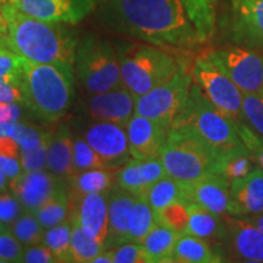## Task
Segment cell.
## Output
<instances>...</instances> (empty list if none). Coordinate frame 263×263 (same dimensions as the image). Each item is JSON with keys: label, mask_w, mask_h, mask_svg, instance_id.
<instances>
[{"label": "cell", "mask_w": 263, "mask_h": 263, "mask_svg": "<svg viewBox=\"0 0 263 263\" xmlns=\"http://www.w3.org/2000/svg\"><path fill=\"white\" fill-rule=\"evenodd\" d=\"M103 16L115 31L172 51L202 44L182 0H108Z\"/></svg>", "instance_id": "cell-1"}, {"label": "cell", "mask_w": 263, "mask_h": 263, "mask_svg": "<svg viewBox=\"0 0 263 263\" xmlns=\"http://www.w3.org/2000/svg\"><path fill=\"white\" fill-rule=\"evenodd\" d=\"M3 9L8 18V34L0 38V44L33 62L74 70L78 43L61 24L32 17L10 3L3 5Z\"/></svg>", "instance_id": "cell-2"}, {"label": "cell", "mask_w": 263, "mask_h": 263, "mask_svg": "<svg viewBox=\"0 0 263 263\" xmlns=\"http://www.w3.org/2000/svg\"><path fill=\"white\" fill-rule=\"evenodd\" d=\"M73 72L65 66L38 64L20 57L17 87L22 103L39 120L57 122L73 103Z\"/></svg>", "instance_id": "cell-3"}, {"label": "cell", "mask_w": 263, "mask_h": 263, "mask_svg": "<svg viewBox=\"0 0 263 263\" xmlns=\"http://www.w3.org/2000/svg\"><path fill=\"white\" fill-rule=\"evenodd\" d=\"M160 157L167 174L182 183L212 174L222 176V154L186 124L170 128Z\"/></svg>", "instance_id": "cell-4"}, {"label": "cell", "mask_w": 263, "mask_h": 263, "mask_svg": "<svg viewBox=\"0 0 263 263\" xmlns=\"http://www.w3.org/2000/svg\"><path fill=\"white\" fill-rule=\"evenodd\" d=\"M116 50L123 85L136 99L170 81L188 65L172 50L147 43H121Z\"/></svg>", "instance_id": "cell-5"}, {"label": "cell", "mask_w": 263, "mask_h": 263, "mask_svg": "<svg viewBox=\"0 0 263 263\" xmlns=\"http://www.w3.org/2000/svg\"><path fill=\"white\" fill-rule=\"evenodd\" d=\"M238 123L219 110L196 82H193L188 101L173 122L192 127L222 155L245 146L239 136Z\"/></svg>", "instance_id": "cell-6"}, {"label": "cell", "mask_w": 263, "mask_h": 263, "mask_svg": "<svg viewBox=\"0 0 263 263\" xmlns=\"http://www.w3.org/2000/svg\"><path fill=\"white\" fill-rule=\"evenodd\" d=\"M74 73L89 95L105 93L123 85L117 50L104 39L88 37L78 43Z\"/></svg>", "instance_id": "cell-7"}, {"label": "cell", "mask_w": 263, "mask_h": 263, "mask_svg": "<svg viewBox=\"0 0 263 263\" xmlns=\"http://www.w3.org/2000/svg\"><path fill=\"white\" fill-rule=\"evenodd\" d=\"M192 70L185 65L170 81L136 99V114L171 128L188 101L193 85Z\"/></svg>", "instance_id": "cell-8"}, {"label": "cell", "mask_w": 263, "mask_h": 263, "mask_svg": "<svg viewBox=\"0 0 263 263\" xmlns=\"http://www.w3.org/2000/svg\"><path fill=\"white\" fill-rule=\"evenodd\" d=\"M205 55L244 94L263 95V54L239 45L211 49Z\"/></svg>", "instance_id": "cell-9"}, {"label": "cell", "mask_w": 263, "mask_h": 263, "mask_svg": "<svg viewBox=\"0 0 263 263\" xmlns=\"http://www.w3.org/2000/svg\"><path fill=\"white\" fill-rule=\"evenodd\" d=\"M192 74L194 82L201 87L203 93L219 110L236 122L245 123L242 116L244 93L205 54L195 59Z\"/></svg>", "instance_id": "cell-10"}, {"label": "cell", "mask_w": 263, "mask_h": 263, "mask_svg": "<svg viewBox=\"0 0 263 263\" xmlns=\"http://www.w3.org/2000/svg\"><path fill=\"white\" fill-rule=\"evenodd\" d=\"M227 33L233 45L263 50V0H229Z\"/></svg>", "instance_id": "cell-11"}, {"label": "cell", "mask_w": 263, "mask_h": 263, "mask_svg": "<svg viewBox=\"0 0 263 263\" xmlns=\"http://www.w3.org/2000/svg\"><path fill=\"white\" fill-rule=\"evenodd\" d=\"M84 139L97 151L107 170H120L133 159L127 129L120 124L95 121L85 130Z\"/></svg>", "instance_id": "cell-12"}, {"label": "cell", "mask_w": 263, "mask_h": 263, "mask_svg": "<svg viewBox=\"0 0 263 263\" xmlns=\"http://www.w3.org/2000/svg\"><path fill=\"white\" fill-rule=\"evenodd\" d=\"M189 202H195L219 216L241 217L233 200L230 182L221 174L203 177L192 183H184Z\"/></svg>", "instance_id": "cell-13"}, {"label": "cell", "mask_w": 263, "mask_h": 263, "mask_svg": "<svg viewBox=\"0 0 263 263\" xmlns=\"http://www.w3.org/2000/svg\"><path fill=\"white\" fill-rule=\"evenodd\" d=\"M9 3L26 15L54 24H77L91 8V0H10Z\"/></svg>", "instance_id": "cell-14"}, {"label": "cell", "mask_w": 263, "mask_h": 263, "mask_svg": "<svg viewBox=\"0 0 263 263\" xmlns=\"http://www.w3.org/2000/svg\"><path fill=\"white\" fill-rule=\"evenodd\" d=\"M12 194L17 197L25 211L34 212L59 190L66 186L65 180L58 178L49 171L22 172L10 183Z\"/></svg>", "instance_id": "cell-15"}, {"label": "cell", "mask_w": 263, "mask_h": 263, "mask_svg": "<svg viewBox=\"0 0 263 263\" xmlns=\"http://www.w3.org/2000/svg\"><path fill=\"white\" fill-rule=\"evenodd\" d=\"M87 111L94 121L127 127L130 118L136 115V98L122 85L105 93L90 95Z\"/></svg>", "instance_id": "cell-16"}, {"label": "cell", "mask_w": 263, "mask_h": 263, "mask_svg": "<svg viewBox=\"0 0 263 263\" xmlns=\"http://www.w3.org/2000/svg\"><path fill=\"white\" fill-rule=\"evenodd\" d=\"M126 129L132 157L145 160L160 156L170 128L157 121L136 114L128 122Z\"/></svg>", "instance_id": "cell-17"}, {"label": "cell", "mask_w": 263, "mask_h": 263, "mask_svg": "<svg viewBox=\"0 0 263 263\" xmlns=\"http://www.w3.org/2000/svg\"><path fill=\"white\" fill-rule=\"evenodd\" d=\"M108 193L110 190L87 194L70 205L71 221L78 223L104 248L108 224Z\"/></svg>", "instance_id": "cell-18"}, {"label": "cell", "mask_w": 263, "mask_h": 263, "mask_svg": "<svg viewBox=\"0 0 263 263\" xmlns=\"http://www.w3.org/2000/svg\"><path fill=\"white\" fill-rule=\"evenodd\" d=\"M227 242L235 257L244 262L263 263V232L244 217L224 216Z\"/></svg>", "instance_id": "cell-19"}, {"label": "cell", "mask_w": 263, "mask_h": 263, "mask_svg": "<svg viewBox=\"0 0 263 263\" xmlns=\"http://www.w3.org/2000/svg\"><path fill=\"white\" fill-rule=\"evenodd\" d=\"M167 176L160 156L145 160L132 159L118 170L117 184L136 196H141L157 180Z\"/></svg>", "instance_id": "cell-20"}, {"label": "cell", "mask_w": 263, "mask_h": 263, "mask_svg": "<svg viewBox=\"0 0 263 263\" xmlns=\"http://www.w3.org/2000/svg\"><path fill=\"white\" fill-rule=\"evenodd\" d=\"M137 196L117 184L108 193V224L105 249H114L126 242L128 219Z\"/></svg>", "instance_id": "cell-21"}, {"label": "cell", "mask_w": 263, "mask_h": 263, "mask_svg": "<svg viewBox=\"0 0 263 263\" xmlns=\"http://www.w3.org/2000/svg\"><path fill=\"white\" fill-rule=\"evenodd\" d=\"M233 200L242 216L263 213V168L255 164L248 176L230 183Z\"/></svg>", "instance_id": "cell-22"}, {"label": "cell", "mask_w": 263, "mask_h": 263, "mask_svg": "<svg viewBox=\"0 0 263 263\" xmlns=\"http://www.w3.org/2000/svg\"><path fill=\"white\" fill-rule=\"evenodd\" d=\"M47 170L65 182H68L74 174L73 138L66 124H62L55 133H51L48 144Z\"/></svg>", "instance_id": "cell-23"}, {"label": "cell", "mask_w": 263, "mask_h": 263, "mask_svg": "<svg viewBox=\"0 0 263 263\" xmlns=\"http://www.w3.org/2000/svg\"><path fill=\"white\" fill-rule=\"evenodd\" d=\"M185 234L199 236L207 241H227L228 229L222 216L195 202H189V224Z\"/></svg>", "instance_id": "cell-24"}, {"label": "cell", "mask_w": 263, "mask_h": 263, "mask_svg": "<svg viewBox=\"0 0 263 263\" xmlns=\"http://www.w3.org/2000/svg\"><path fill=\"white\" fill-rule=\"evenodd\" d=\"M173 261L179 263H219L223 256L210 241L192 234H180L174 245Z\"/></svg>", "instance_id": "cell-25"}, {"label": "cell", "mask_w": 263, "mask_h": 263, "mask_svg": "<svg viewBox=\"0 0 263 263\" xmlns=\"http://www.w3.org/2000/svg\"><path fill=\"white\" fill-rule=\"evenodd\" d=\"M67 184L70 205H72L87 194L110 190L114 184V174L111 170L107 168L82 171V172H76L68 179Z\"/></svg>", "instance_id": "cell-26"}, {"label": "cell", "mask_w": 263, "mask_h": 263, "mask_svg": "<svg viewBox=\"0 0 263 263\" xmlns=\"http://www.w3.org/2000/svg\"><path fill=\"white\" fill-rule=\"evenodd\" d=\"M179 235L178 233L157 223L140 242L143 246L146 263L174 262V245H176Z\"/></svg>", "instance_id": "cell-27"}, {"label": "cell", "mask_w": 263, "mask_h": 263, "mask_svg": "<svg viewBox=\"0 0 263 263\" xmlns=\"http://www.w3.org/2000/svg\"><path fill=\"white\" fill-rule=\"evenodd\" d=\"M138 197L145 199L154 211H160L177 201L189 202L184 183L172 178L168 174L154 183L143 195Z\"/></svg>", "instance_id": "cell-28"}, {"label": "cell", "mask_w": 263, "mask_h": 263, "mask_svg": "<svg viewBox=\"0 0 263 263\" xmlns=\"http://www.w3.org/2000/svg\"><path fill=\"white\" fill-rule=\"evenodd\" d=\"M201 43L209 42L216 31L219 0H182Z\"/></svg>", "instance_id": "cell-29"}, {"label": "cell", "mask_w": 263, "mask_h": 263, "mask_svg": "<svg viewBox=\"0 0 263 263\" xmlns=\"http://www.w3.org/2000/svg\"><path fill=\"white\" fill-rule=\"evenodd\" d=\"M156 224L155 211L153 207L145 199L137 196L128 219L126 242H141Z\"/></svg>", "instance_id": "cell-30"}, {"label": "cell", "mask_w": 263, "mask_h": 263, "mask_svg": "<svg viewBox=\"0 0 263 263\" xmlns=\"http://www.w3.org/2000/svg\"><path fill=\"white\" fill-rule=\"evenodd\" d=\"M34 216L44 229H49L70 218V197L67 186L55 193L47 202L35 210Z\"/></svg>", "instance_id": "cell-31"}, {"label": "cell", "mask_w": 263, "mask_h": 263, "mask_svg": "<svg viewBox=\"0 0 263 263\" xmlns=\"http://www.w3.org/2000/svg\"><path fill=\"white\" fill-rule=\"evenodd\" d=\"M104 250V245L93 238L87 230L82 228L78 223L72 222L70 246L71 262L91 263V261Z\"/></svg>", "instance_id": "cell-32"}, {"label": "cell", "mask_w": 263, "mask_h": 263, "mask_svg": "<svg viewBox=\"0 0 263 263\" xmlns=\"http://www.w3.org/2000/svg\"><path fill=\"white\" fill-rule=\"evenodd\" d=\"M71 233L72 222L70 218L60 224L44 230L41 242L50 250L57 262H71Z\"/></svg>", "instance_id": "cell-33"}, {"label": "cell", "mask_w": 263, "mask_h": 263, "mask_svg": "<svg viewBox=\"0 0 263 263\" xmlns=\"http://www.w3.org/2000/svg\"><path fill=\"white\" fill-rule=\"evenodd\" d=\"M0 136L14 138L21 146V150H33L47 143L50 139L51 133H47L17 121V122L0 123Z\"/></svg>", "instance_id": "cell-34"}, {"label": "cell", "mask_w": 263, "mask_h": 263, "mask_svg": "<svg viewBox=\"0 0 263 263\" xmlns=\"http://www.w3.org/2000/svg\"><path fill=\"white\" fill-rule=\"evenodd\" d=\"M256 160L246 146L223 155L222 176L230 183L233 180L244 178L255 167Z\"/></svg>", "instance_id": "cell-35"}, {"label": "cell", "mask_w": 263, "mask_h": 263, "mask_svg": "<svg viewBox=\"0 0 263 263\" xmlns=\"http://www.w3.org/2000/svg\"><path fill=\"white\" fill-rule=\"evenodd\" d=\"M9 229L25 248L39 244L45 230L34 213L28 211L22 212V215L9 227Z\"/></svg>", "instance_id": "cell-36"}, {"label": "cell", "mask_w": 263, "mask_h": 263, "mask_svg": "<svg viewBox=\"0 0 263 263\" xmlns=\"http://www.w3.org/2000/svg\"><path fill=\"white\" fill-rule=\"evenodd\" d=\"M156 222L178 234H185L189 224V202L177 201L155 211Z\"/></svg>", "instance_id": "cell-37"}, {"label": "cell", "mask_w": 263, "mask_h": 263, "mask_svg": "<svg viewBox=\"0 0 263 263\" xmlns=\"http://www.w3.org/2000/svg\"><path fill=\"white\" fill-rule=\"evenodd\" d=\"M73 168L74 173L87 170L106 168L103 160L84 137L73 138Z\"/></svg>", "instance_id": "cell-38"}, {"label": "cell", "mask_w": 263, "mask_h": 263, "mask_svg": "<svg viewBox=\"0 0 263 263\" xmlns=\"http://www.w3.org/2000/svg\"><path fill=\"white\" fill-rule=\"evenodd\" d=\"M242 116L245 124L263 137V95L244 94Z\"/></svg>", "instance_id": "cell-39"}, {"label": "cell", "mask_w": 263, "mask_h": 263, "mask_svg": "<svg viewBox=\"0 0 263 263\" xmlns=\"http://www.w3.org/2000/svg\"><path fill=\"white\" fill-rule=\"evenodd\" d=\"M25 246L15 238L9 228L0 232V263L21 262Z\"/></svg>", "instance_id": "cell-40"}, {"label": "cell", "mask_w": 263, "mask_h": 263, "mask_svg": "<svg viewBox=\"0 0 263 263\" xmlns=\"http://www.w3.org/2000/svg\"><path fill=\"white\" fill-rule=\"evenodd\" d=\"M18 55L0 44V84H17Z\"/></svg>", "instance_id": "cell-41"}, {"label": "cell", "mask_w": 263, "mask_h": 263, "mask_svg": "<svg viewBox=\"0 0 263 263\" xmlns=\"http://www.w3.org/2000/svg\"><path fill=\"white\" fill-rule=\"evenodd\" d=\"M25 212L20 200L14 194L0 193V223L9 228Z\"/></svg>", "instance_id": "cell-42"}, {"label": "cell", "mask_w": 263, "mask_h": 263, "mask_svg": "<svg viewBox=\"0 0 263 263\" xmlns=\"http://www.w3.org/2000/svg\"><path fill=\"white\" fill-rule=\"evenodd\" d=\"M48 144L44 143L37 149L21 150V164L25 172L32 171H44L48 164ZM48 171V170H47Z\"/></svg>", "instance_id": "cell-43"}, {"label": "cell", "mask_w": 263, "mask_h": 263, "mask_svg": "<svg viewBox=\"0 0 263 263\" xmlns=\"http://www.w3.org/2000/svg\"><path fill=\"white\" fill-rule=\"evenodd\" d=\"M114 263H146L140 242H123L112 249Z\"/></svg>", "instance_id": "cell-44"}, {"label": "cell", "mask_w": 263, "mask_h": 263, "mask_svg": "<svg viewBox=\"0 0 263 263\" xmlns=\"http://www.w3.org/2000/svg\"><path fill=\"white\" fill-rule=\"evenodd\" d=\"M238 132L242 143L255 157L256 162L263 168V137L258 136L245 123H238Z\"/></svg>", "instance_id": "cell-45"}, {"label": "cell", "mask_w": 263, "mask_h": 263, "mask_svg": "<svg viewBox=\"0 0 263 263\" xmlns=\"http://www.w3.org/2000/svg\"><path fill=\"white\" fill-rule=\"evenodd\" d=\"M21 262L24 263H54L57 262L52 252L42 242L25 248Z\"/></svg>", "instance_id": "cell-46"}, {"label": "cell", "mask_w": 263, "mask_h": 263, "mask_svg": "<svg viewBox=\"0 0 263 263\" xmlns=\"http://www.w3.org/2000/svg\"><path fill=\"white\" fill-rule=\"evenodd\" d=\"M0 170L6 174V177L10 179V182L17 178V177L21 176V173L24 172L21 160L12 159V157L3 155H0Z\"/></svg>", "instance_id": "cell-47"}, {"label": "cell", "mask_w": 263, "mask_h": 263, "mask_svg": "<svg viewBox=\"0 0 263 263\" xmlns=\"http://www.w3.org/2000/svg\"><path fill=\"white\" fill-rule=\"evenodd\" d=\"M0 155L21 160V146L14 138L0 136Z\"/></svg>", "instance_id": "cell-48"}, {"label": "cell", "mask_w": 263, "mask_h": 263, "mask_svg": "<svg viewBox=\"0 0 263 263\" xmlns=\"http://www.w3.org/2000/svg\"><path fill=\"white\" fill-rule=\"evenodd\" d=\"M22 103V94L17 84H0V104Z\"/></svg>", "instance_id": "cell-49"}, {"label": "cell", "mask_w": 263, "mask_h": 263, "mask_svg": "<svg viewBox=\"0 0 263 263\" xmlns=\"http://www.w3.org/2000/svg\"><path fill=\"white\" fill-rule=\"evenodd\" d=\"M20 117H21V108L17 104H0V123L17 122Z\"/></svg>", "instance_id": "cell-50"}, {"label": "cell", "mask_w": 263, "mask_h": 263, "mask_svg": "<svg viewBox=\"0 0 263 263\" xmlns=\"http://www.w3.org/2000/svg\"><path fill=\"white\" fill-rule=\"evenodd\" d=\"M91 263H114L112 249H105L91 261Z\"/></svg>", "instance_id": "cell-51"}, {"label": "cell", "mask_w": 263, "mask_h": 263, "mask_svg": "<svg viewBox=\"0 0 263 263\" xmlns=\"http://www.w3.org/2000/svg\"><path fill=\"white\" fill-rule=\"evenodd\" d=\"M8 34V18L4 14L3 5H0V38Z\"/></svg>", "instance_id": "cell-52"}, {"label": "cell", "mask_w": 263, "mask_h": 263, "mask_svg": "<svg viewBox=\"0 0 263 263\" xmlns=\"http://www.w3.org/2000/svg\"><path fill=\"white\" fill-rule=\"evenodd\" d=\"M245 219H248L249 222H251L252 224L258 227L259 229L263 232V213H258V215H250V216H242Z\"/></svg>", "instance_id": "cell-53"}, {"label": "cell", "mask_w": 263, "mask_h": 263, "mask_svg": "<svg viewBox=\"0 0 263 263\" xmlns=\"http://www.w3.org/2000/svg\"><path fill=\"white\" fill-rule=\"evenodd\" d=\"M8 177H6V174L3 172L2 170H0V193H4L6 186H8Z\"/></svg>", "instance_id": "cell-54"}, {"label": "cell", "mask_w": 263, "mask_h": 263, "mask_svg": "<svg viewBox=\"0 0 263 263\" xmlns=\"http://www.w3.org/2000/svg\"><path fill=\"white\" fill-rule=\"evenodd\" d=\"M10 0H0V5H4V4H8Z\"/></svg>", "instance_id": "cell-55"}, {"label": "cell", "mask_w": 263, "mask_h": 263, "mask_svg": "<svg viewBox=\"0 0 263 263\" xmlns=\"http://www.w3.org/2000/svg\"><path fill=\"white\" fill-rule=\"evenodd\" d=\"M3 229H5V227H4V226H3V224H2V223H0V232H2V230H3Z\"/></svg>", "instance_id": "cell-56"}]
</instances>
